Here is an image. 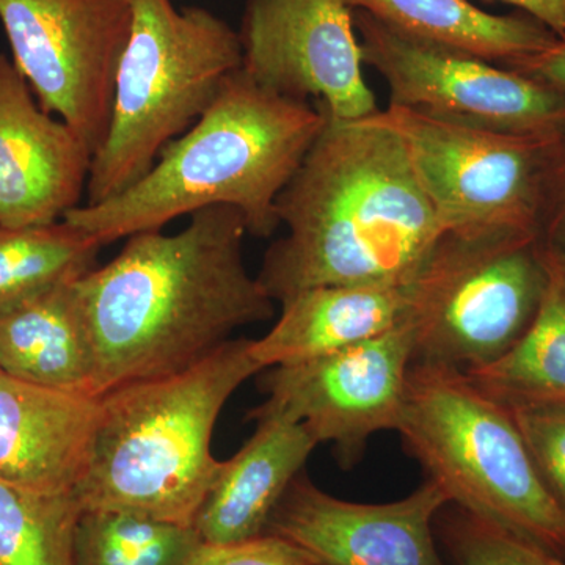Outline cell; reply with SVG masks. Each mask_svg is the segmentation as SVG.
<instances>
[{
  "mask_svg": "<svg viewBox=\"0 0 565 565\" xmlns=\"http://www.w3.org/2000/svg\"><path fill=\"white\" fill-rule=\"evenodd\" d=\"M435 534L452 565H565V557L448 504Z\"/></svg>",
  "mask_w": 565,
  "mask_h": 565,
  "instance_id": "obj_24",
  "label": "cell"
},
{
  "mask_svg": "<svg viewBox=\"0 0 565 565\" xmlns=\"http://www.w3.org/2000/svg\"><path fill=\"white\" fill-rule=\"evenodd\" d=\"M397 31L448 44L487 61L504 63L526 57L556 36L526 14H493L470 0H343Z\"/></svg>",
  "mask_w": 565,
  "mask_h": 565,
  "instance_id": "obj_19",
  "label": "cell"
},
{
  "mask_svg": "<svg viewBox=\"0 0 565 565\" xmlns=\"http://www.w3.org/2000/svg\"><path fill=\"white\" fill-rule=\"evenodd\" d=\"M449 504L433 481L392 503H352L300 473L275 509L266 533L303 550L316 565H448L435 522Z\"/></svg>",
  "mask_w": 565,
  "mask_h": 565,
  "instance_id": "obj_13",
  "label": "cell"
},
{
  "mask_svg": "<svg viewBox=\"0 0 565 565\" xmlns=\"http://www.w3.org/2000/svg\"><path fill=\"white\" fill-rule=\"evenodd\" d=\"M241 41L243 70L267 90L315 99L333 120L359 121L379 110L343 0H250Z\"/></svg>",
  "mask_w": 565,
  "mask_h": 565,
  "instance_id": "obj_12",
  "label": "cell"
},
{
  "mask_svg": "<svg viewBox=\"0 0 565 565\" xmlns=\"http://www.w3.org/2000/svg\"><path fill=\"white\" fill-rule=\"evenodd\" d=\"M182 565H316L303 550L286 539L263 534L233 544L202 542Z\"/></svg>",
  "mask_w": 565,
  "mask_h": 565,
  "instance_id": "obj_26",
  "label": "cell"
},
{
  "mask_svg": "<svg viewBox=\"0 0 565 565\" xmlns=\"http://www.w3.org/2000/svg\"><path fill=\"white\" fill-rule=\"evenodd\" d=\"M326 120L321 107L267 90L241 68L141 180L102 203L74 207L63 221L107 245L228 206L244 215L248 234L270 237L281 226L278 196Z\"/></svg>",
  "mask_w": 565,
  "mask_h": 565,
  "instance_id": "obj_3",
  "label": "cell"
},
{
  "mask_svg": "<svg viewBox=\"0 0 565 565\" xmlns=\"http://www.w3.org/2000/svg\"><path fill=\"white\" fill-rule=\"evenodd\" d=\"M537 241L550 262L565 266V128L550 147L541 207Z\"/></svg>",
  "mask_w": 565,
  "mask_h": 565,
  "instance_id": "obj_27",
  "label": "cell"
},
{
  "mask_svg": "<svg viewBox=\"0 0 565 565\" xmlns=\"http://www.w3.org/2000/svg\"><path fill=\"white\" fill-rule=\"evenodd\" d=\"M102 397L0 373V478L40 493H76L90 467Z\"/></svg>",
  "mask_w": 565,
  "mask_h": 565,
  "instance_id": "obj_15",
  "label": "cell"
},
{
  "mask_svg": "<svg viewBox=\"0 0 565 565\" xmlns=\"http://www.w3.org/2000/svg\"><path fill=\"white\" fill-rule=\"evenodd\" d=\"M548 264L544 302L525 337L503 359L465 373L505 407L565 403V266Z\"/></svg>",
  "mask_w": 565,
  "mask_h": 565,
  "instance_id": "obj_20",
  "label": "cell"
},
{
  "mask_svg": "<svg viewBox=\"0 0 565 565\" xmlns=\"http://www.w3.org/2000/svg\"><path fill=\"white\" fill-rule=\"evenodd\" d=\"M371 118L403 141L445 233L515 230L537 236L542 185L556 134L490 131L397 106L379 109Z\"/></svg>",
  "mask_w": 565,
  "mask_h": 565,
  "instance_id": "obj_8",
  "label": "cell"
},
{
  "mask_svg": "<svg viewBox=\"0 0 565 565\" xmlns=\"http://www.w3.org/2000/svg\"><path fill=\"white\" fill-rule=\"evenodd\" d=\"M277 212L286 234L256 278L278 303L318 286L412 281L445 234L403 141L371 117H327Z\"/></svg>",
  "mask_w": 565,
  "mask_h": 565,
  "instance_id": "obj_2",
  "label": "cell"
},
{
  "mask_svg": "<svg viewBox=\"0 0 565 565\" xmlns=\"http://www.w3.org/2000/svg\"><path fill=\"white\" fill-rule=\"evenodd\" d=\"M256 429L247 444L221 462L195 527L206 544H233L266 533L267 523L318 441L303 423L253 408Z\"/></svg>",
  "mask_w": 565,
  "mask_h": 565,
  "instance_id": "obj_16",
  "label": "cell"
},
{
  "mask_svg": "<svg viewBox=\"0 0 565 565\" xmlns=\"http://www.w3.org/2000/svg\"><path fill=\"white\" fill-rule=\"evenodd\" d=\"M93 154L0 54V226L46 225L84 204Z\"/></svg>",
  "mask_w": 565,
  "mask_h": 565,
  "instance_id": "obj_14",
  "label": "cell"
},
{
  "mask_svg": "<svg viewBox=\"0 0 565 565\" xmlns=\"http://www.w3.org/2000/svg\"><path fill=\"white\" fill-rule=\"evenodd\" d=\"M202 544L193 526L122 511H82L74 565H182Z\"/></svg>",
  "mask_w": 565,
  "mask_h": 565,
  "instance_id": "obj_22",
  "label": "cell"
},
{
  "mask_svg": "<svg viewBox=\"0 0 565 565\" xmlns=\"http://www.w3.org/2000/svg\"><path fill=\"white\" fill-rule=\"evenodd\" d=\"M396 433L449 504L565 557V514L511 411L462 371L412 363Z\"/></svg>",
  "mask_w": 565,
  "mask_h": 565,
  "instance_id": "obj_6",
  "label": "cell"
},
{
  "mask_svg": "<svg viewBox=\"0 0 565 565\" xmlns=\"http://www.w3.org/2000/svg\"><path fill=\"white\" fill-rule=\"evenodd\" d=\"M76 493H40L0 478V565H74Z\"/></svg>",
  "mask_w": 565,
  "mask_h": 565,
  "instance_id": "obj_23",
  "label": "cell"
},
{
  "mask_svg": "<svg viewBox=\"0 0 565 565\" xmlns=\"http://www.w3.org/2000/svg\"><path fill=\"white\" fill-rule=\"evenodd\" d=\"M522 10L531 20L544 25L556 39H565V0H490Z\"/></svg>",
  "mask_w": 565,
  "mask_h": 565,
  "instance_id": "obj_29",
  "label": "cell"
},
{
  "mask_svg": "<svg viewBox=\"0 0 565 565\" xmlns=\"http://www.w3.org/2000/svg\"><path fill=\"white\" fill-rule=\"evenodd\" d=\"M103 247L65 221L0 226V311L84 277L95 269Z\"/></svg>",
  "mask_w": 565,
  "mask_h": 565,
  "instance_id": "obj_21",
  "label": "cell"
},
{
  "mask_svg": "<svg viewBox=\"0 0 565 565\" xmlns=\"http://www.w3.org/2000/svg\"><path fill=\"white\" fill-rule=\"evenodd\" d=\"M239 211L207 207L180 233L132 234L79 278L96 360V394L180 373L241 327L273 318L274 300L244 262Z\"/></svg>",
  "mask_w": 565,
  "mask_h": 565,
  "instance_id": "obj_1",
  "label": "cell"
},
{
  "mask_svg": "<svg viewBox=\"0 0 565 565\" xmlns=\"http://www.w3.org/2000/svg\"><path fill=\"white\" fill-rule=\"evenodd\" d=\"M414 353V330L404 319L344 351L273 367L259 407L303 423L318 444H332L341 463L353 467L373 435L397 429Z\"/></svg>",
  "mask_w": 565,
  "mask_h": 565,
  "instance_id": "obj_11",
  "label": "cell"
},
{
  "mask_svg": "<svg viewBox=\"0 0 565 565\" xmlns=\"http://www.w3.org/2000/svg\"><path fill=\"white\" fill-rule=\"evenodd\" d=\"M252 340H230L180 373L102 394L90 467L77 487L82 511H122L193 526L221 468L215 423L230 397L264 367Z\"/></svg>",
  "mask_w": 565,
  "mask_h": 565,
  "instance_id": "obj_4",
  "label": "cell"
},
{
  "mask_svg": "<svg viewBox=\"0 0 565 565\" xmlns=\"http://www.w3.org/2000/svg\"><path fill=\"white\" fill-rule=\"evenodd\" d=\"M508 408L545 489L565 514V403Z\"/></svg>",
  "mask_w": 565,
  "mask_h": 565,
  "instance_id": "obj_25",
  "label": "cell"
},
{
  "mask_svg": "<svg viewBox=\"0 0 565 565\" xmlns=\"http://www.w3.org/2000/svg\"><path fill=\"white\" fill-rule=\"evenodd\" d=\"M501 66L516 71V73L565 95V39H556L544 50Z\"/></svg>",
  "mask_w": 565,
  "mask_h": 565,
  "instance_id": "obj_28",
  "label": "cell"
},
{
  "mask_svg": "<svg viewBox=\"0 0 565 565\" xmlns=\"http://www.w3.org/2000/svg\"><path fill=\"white\" fill-rule=\"evenodd\" d=\"M0 22L41 109L95 154L109 129L132 0H0Z\"/></svg>",
  "mask_w": 565,
  "mask_h": 565,
  "instance_id": "obj_10",
  "label": "cell"
},
{
  "mask_svg": "<svg viewBox=\"0 0 565 565\" xmlns=\"http://www.w3.org/2000/svg\"><path fill=\"white\" fill-rule=\"evenodd\" d=\"M412 281L305 289L280 303V318L269 332L252 340V356L266 370L373 340L404 321L411 308Z\"/></svg>",
  "mask_w": 565,
  "mask_h": 565,
  "instance_id": "obj_17",
  "label": "cell"
},
{
  "mask_svg": "<svg viewBox=\"0 0 565 565\" xmlns=\"http://www.w3.org/2000/svg\"><path fill=\"white\" fill-rule=\"evenodd\" d=\"M364 65L381 74L390 106L490 131L555 136L565 95L471 52L419 39L353 10Z\"/></svg>",
  "mask_w": 565,
  "mask_h": 565,
  "instance_id": "obj_9",
  "label": "cell"
},
{
  "mask_svg": "<svg viewBox=\"0 0 565 565\" xmlns=\"http://www.w3.org/2000/svg\"><path fill=\"white\" fill-rule=\"evenodd\" d=\"M77 281L0 311V373L98 396L95 351Z\"/></svg>",
  "mask_w": 565,
  "mask_h": 565,
  "instance_id": "obj_18",
  "label": "cell"
},
{
  "mask_svg": "<svg viewBox=\"0 0 565 565\" xmlns=\"http://www.w3.org/2000/svg\"><path fill=\"white\" fill-rule=\"evenodd\" d=\"M548 281L533 233H445L412 281L414 363L470 373L503 359L533 326Z\"/></svg>",
  "mask_w": 565,
  "mask_h": 565,
  "instance_id": "obj_7",
  "label": "cell"
},
{
  "mask_svg": "<svg viewBox=\"0 0 565 565\" xmlns=\"http://www.w3.org/2000/svg\"><path fill=\"white\" fill-rule=\"evenodd\" d=\"M241 68V35L210 10L132 0L109 129L93 154L84 204L102 203L141 180Z\"/></svg>",
  "mask_w": 565,
  "mask_h": 565,
  "instance_id": "obj_5",
  "label": "cell"
}]
</instances>
